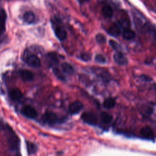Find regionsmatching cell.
Segmentation results:
<instances>
[{
	"label": "cell",
	"instance_id": "6da1fadb",
	"mask_svg": "<svg viewBox=\"0 0 156 156\" xmlns=\"http://www.w3.org/2000/svg\"><path fill=\"white\" fill-rule=\"evenodd\" d=\"M41 121L48 125H54L60 121L58 115L51 112H46L41 116Z\"/></svg>",
	"mask_w": 156,
	"mask_h": 156
},
{
	"label": "cell",
	"instance_id": "7a4b0ae2",
	"mask_svg": "<svg viewBox=\"0 0 156 156\" xmlns=\"http://www.w3.org/2000/svg\"><path fill=\"white\" fill-rule=\"evenodd\" d=\"M21 113L26 117L30 119H34L38 115L35 108L29 105H25L23 107L21 110Z\"/></svg>",
	"mask_w": 156,
	"mask_h": 156
},
{
	"label": "cell",
	"instance_id": "3957f363",
	"mask_svg": "<svg viewBox=\"0 0 156 156\" xmlns=\"http://www.w3.org/2000/svg\"><path fill=\"white\" fill-rule=\"evenodd\" d=\"M82 119L86 123L95 126L97 124V118L96 115L92 112H84L81 115Z\"/></svg>",
	"mask_w": 156,
	"mask_h": 156
},
{
	"label": "cell",
	"instance_id": "277c9868",
	"mask_svg": "<svg viewBox=\"0 0 156 156\" xmlns=\"http://www.w3.org/2000/svg\"><path fill=\"white\" fill-rule=\"evenodd\" d=\"M83 105L79 101H75L71 103L68 107L69 112L71 115H76L79 113L83 108Z\"/></svg>",
	"mask_w": 156,
	"mask_h": 156
},
{
	"label": "cell",
	"instance_id": "5b68a950",
	"mask_svg": "<svg viewBox=\"0 0 156 156\" xmlns=\"http://www.w3.org/2000/svg\"><path fill=\"white\" fill-rule=\"evenodd\" d=\"M25 62L29 66L34 68H37L41 65L40 59L38 56L34 54L27 56L25 58Z\"/></svg>",
	"mask_w": 156,
	"mask_h": 156
},
{
	"label": "cell",
	"instance_id": "8992f818",
	"mask_svg": "<svg viewBox=\"0 0 156 156\" xmlns=\"http://www.w3.org/2000/svg\"><path fill=\"white\" fill-rule=\"evenodd\" d=\"M113 59L116 63L119 65H126L128 64V58L122 52H116L113 55Z\"/></svg>",
	"mask_w": 156,
	"mask_h": 156
},
{
	"label": "cell",
	"instance_id": "52a82bcc",
	"mask_svg": "<svg viewBox=\"0 0 156 156\" xmlns=\"http://www.w3.org/2000/svg\"><path fill=\"white\" fill-rule=\"evenodd\" d=\"M9 146L11 150L16 151L19 149L20 141L18 136L13 133L11 134L9 138Z\"/></svg>",
	"mask_w": 156,
	"mask_h": 156
},
{
	"label": "cell",
	"instance_id": "ba28073f",
	"mask_svg": "<svg viewBox=\"0 0 156 156\" xmlns=\"http://www.w3.org/2000/svg\"><path fill=\"white\" fill-rule=\"evenodd\" d=\"M140 133L141 136L144 138L151 140L154 138V132L152 129L149 126H144L141 128Z\"/></svg>",
	"mask_w": 156,
	"mask_h": 156
},
{
	"label": "cell",
	"instance_id": "9c48e42d",
	"mask_svg": "<svg viewBox=\"0 0 156 156\" xmlns=\"http://www.w3.org/2000/svg\"><path fill=\"white\" fill-rule=\"evenodd\" d=\"M54 32L57 38L60 41L65 40L67 37L66 32L62 26H57L54 28Z\"/></svg>",
	"mask_w": 156,
	"mask_h": 156
},
{
	"label": "cell",
	"instance_id": "30bf717a",
	"mask_svg": "<svg viewBox=\"0 0 156 156\" xmlns=\"http://www.w3.org/2000/svg\"><path fill=\"white\" fill-rule=\"evenodd\" d=\"M107 33L111 36L117 37L120 35L121 33V30L120 27L118 26L117 23L113 24L108 27L107 30Z\"/></svg>",
	"mask_w": 156,
	"mask_h": 156
},
{
	"label": "cell",
	"instance_id": "8fae6325",
	"mask_svg": "<svg viewBox=\"0 0 156 156\" xmlns=\"http://www.w3.org/2000/svg\"><path fill=\"white\" fill-rule=\"evenodd\" d=\"M9 94L10 99L14 101H18L23 97L22 92L18 88H13L10 90L9 91Z\"/></svg>",
	"mask_w": 156,
	"mask_h": 156
},
{
	"label": "cell",
	"instance_id": "7c38bea8",
	"mask_svg": "<svg viewBox=\"0 0 156 156\" xmlns=\"http://www.w3.org/2000/svg\"><path fill=\"white\" fill-rule=\"evenodd\" d=\"M20 77L26 81H30L34 79V74L28 69H20L18 72Z\"/></svg>",
	"mask_w": 156,
	"mask_h": 156
},
{
	"label": "cell",
	"instance_id": "4fadbf2b",
	"mask_svg": "<svg viewBox=\"0 0 156 156\" xmlns=\"http://www.w3.org/2000/svg\"><path fill=\"white\" fill-rule=\"evenodd\" d=\"M23 21L27 24H32L35 20V16L34 12L31 11L26 12L23 16Z\"/></svg>",
	"mask_w": 156,
	"mask_h": 156
},
{
	"label": "cell",
	"instance_id": "5bb4252c",
	"mask_svg": "<svg viewBox=\"0 0 156 156\" xmlns=\"http://www.w3.org/2000/svg\"><path fill=\"white\" fill-rule=\"evenodd\" d=\"M102 15L105 18H110L112 17L113 14V10L112 6L109 4H105L103 6L102 9Z\"/></svg>",
	"mask_w": 156,
	"mask_h": 156
},
{
	"label": "cell",
	"instance_id": "9a60e30c",
	"mask_svg": "<svg viewBox=\"0 0 156 156\" xmlns=\"http://www.w3.org/2000/svg\"><path fill=\"white\" fill-rule=\"evenodd\" d=\"M122 38L124 40H130L133 39L135 37L136 34L133 30H131L130 29H127L124 30V31L122 32Z\"/></svg>",
	"mask_w": 156,
	"mask_h": 156
},
{
	"label": "cell",
	"instance_id": "2e32d148",
	"mask_svg": "<svg viewBox=\"0 0 156 156\" xmlns=\"http://www.w3.org/2000/svg\"><path fill=\"white\" fill-rule=\"evenodd\" d=\"M100 118L101 121L104 124H109L113 119V116L106 112H103L100 115Z\"/></svg>",
	"mask_w": 156,
	"mask_h": 156
},
{
	"label": "cell",
	"instance_id": "e0dca14e",
	"mask_svg": "<svg viewBox=\"0 0 156 156\" xmlns=\"http://www.w3.org/2000/svg\"><path fill=\"white\" fill-rule=\"evenodd\" d=\"M62 69L64 73L68 74H73L74 73V69L71 65L67 62H63L62 64Z\"/></svg>",
	"mask_w": 156,
	"mask_h": 156
},
{
	"label": "cell",
	"instance_id": "ac0fdd59",
	"mask_svg": "<svg viewBox=\"0 0 156 156\" xmlns=\"http://www.w3.org/2000/svg\"><path fill=\"white\" fill-rule=\"evenodd\" d=\"M115 104L116 102L115 99L113 98H108L104 100L103 102V106L107 109H111L115 107Z\"/></svg>",
	"mask_w": 156,
	"mask_h": 156
},
{
	"label": "cell",
	"instance_id": "d6986e66",
	"mask_svg": "<svg viewBox=\"0 0 156 156\" xmlns=\"http://www.w3.org/2000/svg\"><path fill=\"white\" fill-rule=\"evenodd\" d=\"M117 24L120 27V28L122 27V29H124V30L129 29L130 26V21L126 18H121L117 22Z\"/></svg>",
	"mask_w": 156,
	"mask_h": 156
},
{
	"label": "cell",
	"instance_id": "ffe728a7",
	"mask_svg": "<svg viewBox=\"0 0 156 156\" xmlns=\"http://www.w3.org/2000/svg\"><path fill=\"white\" fill-rule=\"evenodd\" d=\"M26 147H27V150L29 154H35L37 151V146L34 143L30 141H26Z\"/></svg>",
	"mask_w": 156,
	"mask_h": 156
},
{
	"label": "cell",
	"instance_id": "44dd1931",
	"mask_svg": "<svg viewBox=\"0 0 156 156\" xmlns=\"http://www.w3.org/2000/svg\"><path fill=\"white\" fill-rule=\"evenodd\" d=\"M53 73L55 74V76L60 80H61L62 81H65L66 80V77L65 76L63 75V74L61 72V71L57 67H54L52 69Z\"/></svg>",
	"mask_w": 156,
	"mask_h": 156
},
{
	"label": "cell",
	"instance_id": "7402d4cb",
	"mask_svg": "<svg viewBox=\"0 0 156 156\" xmlns=\"http://www.w3.org/2000/svg\"><path fill=\"white\" fill-rule=\"evenodd\" d=\"M94 60L96 62L99 63H105L107 62V59L106 58L101 54H98L95 55Z\"/></svg>",
	"mask_w": 156,
	"mask_h": 156
},
{
	"label": "cell",
	"instance_id": "603a6c76",
	"mask_svg": "<svg viewBox=\"0 0 156 156\" xmlns=\"http://www.w3.org/2000/svg\"><path fill=\"white\" fill-rule=\"evenodd\" d=\"M109 44L114 50H116L117 52H120L121 47L119 44L116 41L113 40H110L109 41Z\"/></svg>",
	"mask_w": 156,
	"mask_h": 156
},
{
	"label": "cell",
	"instance_id": "cb8c5ba5",
	"mask_svg": "<svg viewBox=\"0 0 156 156\" xmlns=\"http://www.w3.org/2000/svg\"><path fill=\"white\" fill-rule=\"evenodd\" d=\"M95 38L99 44H104L106 42V37L102 34H98Z\"/></svg>",
	"mask_w": 156,
	"mask_h": 156
},
{
	"label": "cell",
	"instance_id": "d4e9b609",
	"mask_svg": "<svg viewBox=\"0 0 156 156\" xmlns=\"http://www.w3.org/2000/svg\"><path fill=\"white\" fill-rule=\"evenodd\" d=\"M99 76L101 77V79L103 80V81L105 82H108L111 79L110 75L108 74V72L105 71L101 73Z\"/></svg>",
	"mask_w": 156,
	"mask_h": 156
},
{
	"label": "cell",
	"instance_id": "484cf974",
	"mask_svg": "<svg viewBox=\"0 0 156 156\" xmlns=\"http://www.w3.org/2000/svg\"><path fill=\"white\" fill-rule=\"evenodd\" d=\"M91 54H90L89 53H87V52H83V53H81L80 54V58L85 62H87L88 60H90L91 59Z\"/></svg>",
	"mask_w": 156,
	"mask_h": 156
},
{
	"label": "cell",
	"instance_id": "4316f807",
	"mask_svg": "<svg viewBox=\"0 0 156 156\" xmlns=\"http://www.w3.org/2000/svg\"><path fill=\"white\" fill-rule=\"evenodd\" d=\"M140 79L144 82H151V80H152V79L151 76L146 75V74H142L140 76Z\"/></svg>",
	"mask_w": 156,
	"mask_h": 156
},
{
	"label": "cell",
	"instance_id": "83f0119b",
	"mask_svg": "<svg viewBox=\"0 0 156 156\" xmlns=\"http://www.w3.org/2000/svg\"><path fill=\"white\" fill-rule=\"evenodd\" d=\"M4 27H3V26L0 25V36L2 34V33L4 32Z\"/></svg>",
	"mask_w": 156,
	"mask_h": 156
},
{
	"label": "cell",
	"instance_id": "f1b7e54d",
	"mask_svg": "<svg viewBox=\"0 0 156 156\" xmlns=\"http://www.w3.org/2000/svg\"><path fill=\"white\" fill-rule=\"evenodd\" d=\"M13 156H21V155L20 154V153H16V154H15V155H13Z\"/></svg>",
	"mask_w": 156,
	"mask_h": 156
},
{
	"label": "cell",
	"instance_id": "f546056e",
	"mask_svg": "<svg viewBox=\"0 0 156 156\" xmlns=\"http://www.w3.org/2000/svg\"><path fill=\"white\" fill-rule=\"evenodd\" d=\"M155 90H156V86H155Z\"/></svg>",
	"mask_w": 156,
	"mask_h": 156
},
{
	"label": "cell",
	"instance_id": "4dcf8cb0",
	"mask_svg": "<svg viewBox=\"0 0 156 156\" xmlns=\"http://www.w3.org/2000/svg\"><path fill=\"white\" fill-rule=\"evenodd\" d=\"M155 40H156V38H155Z\"/></svg>",
	"mask_w": 156,
	"mask_h": 156
}]
</instances>
